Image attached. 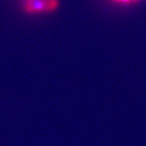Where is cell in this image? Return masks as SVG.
I'll return each instance as SVG.
<instances>
[{
  "label": "cell",
  "instance_id": "cell-1",
  "mask_svg": "<svg viewBox=\"0 0 146 146\" xmlns=\"http://www.w3.org/2000/svg\"><path fill=\"white\" fill-rule=\"evenodd\" d=\"M58 0H27L24 5V10L30 14L51 13L57 9Z\"/></svg>",
  "mask_w": 146,
  "mask_h": 146
},
{
  "label": "cell",
  "instance_id": "cell-2",
  "mask_svg": "<svg viewBox=\"0 0 146 146\" xmlns=\"http://www.w3.org/2000/svg\"><path fill=\"white\" fill-rule=\"evenodd\" d=\"M114 2H117V3H121V4H131L133 3L132 0H113Z\"/></svg>",
  "mask_w": 146,
  "mask_h": 146
},
{
  "label": "cell",
  "instance_id": "cell-3",
  "mask_svg": "<svg viewBox=\"0 0 146 146\" xmlns=\"http://www.w3.org/2000/svg\"><path fill=\"white\" fill-rule=\"evenodd\" d=\"M137 1H139V0H132L133 3H135V2H137Z\"/></svg>",
  "mask_w": 146,
  "mask_h": 146
},
{
  "label": "cell",
  "instance_id": "cell-4",
  "mask_svg": "<svg viewBox=\"0 0 146 146\" xmlns=\"http://www.w3.org/2000/svg\"><path fill=\"white\" fill-rule=\"evenodd\" d=\"M26 1H27V0H26Z\"/></svg>",
  "mask_w": 146,
  "mask_h": 146
}]
</instances>
